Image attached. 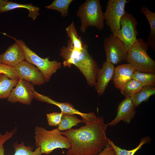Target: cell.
Segmentation results:
<instances>
[{"label":"cell","instance_id":"cell-1","mask_svg":"<svg viewBox=\"0 0 155 155\" xmlns=\"http://www.w3.org/2000/svg\"><path fill=\"white\" fill-rule=\"evenodd\" d=\"M102 116L97 117L93 122L76 129L61 132L70 143L66 155H96L107 144L106 131L108 126Z\"/></svg>","mask_w":155,"mask_h":155},{"label":"cell","instance_id":"cell-2","mask_svg":"<svg viewBox=\"0 0 155 155\" xmlns=\"http://www.w3.org/2000/svg\"><path fill=\"white\" fill-rule=\"evenodd\" d=\"M87 48L86 44L82 50L75 49L68 39L67 46L60 49L59 55L64 60V67H71L72 65H75L84 75L88 85L93 87L96 83L100 68L89 54Z\"/></svg>","mask_w":155,"mask_h":155},{"label":"cell","instance_id":"cell-3","mask_svg":"<svg viewBox=\"0 0 155 155\" xmlns=\"http://www.w3.org/2000/svg\"><path fill=\"white\" fill-rule=\"evenodd\" d=\"M34 134L35 145L40 148L42 154H49L57 148L69 150L70 148L69 140L57 128L49 130L41 127L36 126Z\"/></svg>","mask_w":155,"mask_h":155},{"label":"cell","instance_id":"cell-4","mask_svg":"<svg viewBox=\"0 0 155 155\" xmlns=\"http://www.w3.org/2000/svg\"><path fill=\"white\" fill-rule=\"evenodd\" d=\"M76 15L81 20V32L85 33L88 27L99 30L104 27V16L99 0H86L79 6Z\"/></svg>","mask_w":155,"mask_h":155},{"label":"cell","instance_id":"cell-5","mask_svg":"<svg viewBox=\"0 0 155 155\" xmlns=\"http://www.w3.org/2000/svg\"><path fill=\"white\" fill-rule=\"evenodd\" d=\"M149 47L142 38H137L127 53L126 61L137 71L155 73V61L147 53Z\"/></svg>","mask_w":155,"mask_h":155},{"label":"cell","instance_id":"cell-6","mask_svg":"<svg viewBox=\"0 0 155 155\" xmlns=\"http://www.w3.org/2000/svg\"><path fill=\"white\" fill-rule=\"evenodd\" d=\"M3 34L13 39L19 44L24 52L25 60L37 67L43 74L46 82H48L52 75L61 67V62L55 60L49 61V57L45 58L39 57L30 49L23 40H17L6 33Z\"/></svg>","mask_w":155,"mask_h":155},{"label":"cell","instance_id":"cell-7","mask_svg":"<svg viewBox=\"0 0 155 155\" xmlns=\"http://www.w3.org/2000/svg\"><path fill=\"white\" fill-rule=\"evenodd\" d=\"M120 24V29L113 35L123 42L128 53L137 39V22L131 14L125 11L121 18Z\"/></svg>","mask_w":155,"mask_h":155},{"label":"cell","instance_id":"cell-8","mask_svg":"<svg viewBox=\"0 0 155 155\" xmlns=\"http://www.w3.org/2000/svg\"><path fill=\"white\" fill-rule=\"evenodd\" d=\"M129 2L127 0H108L107 2L104 19L113 35L121 29L120 20L125 11V4Z\"/></svg>","mask_w":155,"mask_h":155},{"label":"cell","instance_id":"cell-9","mask_svg":"<svg viewBox=\"0 0 155 155\" xmlns=\"http://www.w3.org/2000/svg\"><path fill=\"white\" fill-rule=\"evenodd\" d=\"M106 61L113 65L126 61L127 53L123 42L117 36L110 35L104 40Z\"/></svg>","mask_w":155,"mask_h":155},{"label":"cell","instance_id":"cell-10","mask_svg":"<svg viewBox=\"0 0 155 155\" xmlns=\"http://www.w3.org/2000/svg\"><path fill=\"white\" fill-rule=\"evenodd\" d=\"M33 98L42 102L55 105L58 107L63 114L78 115L82 117V122L86 123L94 121L97 117L94 113L81 112L76 109L71 103L68 102H61L55 101L47 96L39 93L34 90L33 92Z\"/></svg>","mask_w":155,"mask_h":155},{"label":"cell","instance_id":"cell-11","mask_svg":"<svg viewBox=\"0 0 155 155\" xmlns=\"http://www.w3.org/2000/svg\"><path fill=\"white\" fill-rule=\"evenodd\" d=\"M34 85L28 81L18 78L15 88L7 98L8 101L12 103L19 102L27 105L30 104L34 98Z\"/></svg>","mask_w":155,"mask_h":155},{"label":"cell","instance_id":"cell-12","mask_svg":"<svg viewBox=\"0 0 155 155\" xmlns=\"http://www.w3.org/2000/svg\"><path fill=\"white\" fill-rule=\"evenodd\" d=\"M14 68L18 78L26 80L34 85L40 86L46 82L39 69L26 60L21 62Z\"/></svg>","mask_w":155,"mask_h":155},{"label":"cell","instance_id":"cell-13","mask_svg":"<svg viewBox=\"0 0 155 155\" xmlns=\"http://www.w3.org/2000/svg\"><path fill=\"white\" fill-rule=\"evenodd\" d=\"M17 131V128H15L11 131H7L3 135L0 134V155H5L3 145L8 140L12 138ZM15 153L13 155H45L41 154L39 147H37L33 150V147L30 145L26 146L23 141L20 144L17 142L13 144Z\"/></svg>","mask_w":155,"mask_h":155},{"label":"cell","instance_id":"cell-14","mask_svg":"<svg viewBox=\"0 0 155 155\" xmlns=\"http://www.w3.org/2000/svg\"><path fill=\"white\" fill-rule=\"evenodd\" d=\"M135 113V108L131 98H125L118 106L115 118L108 124L111 127L115 126L121 121L127 124H129Z\"/></svg>","mask_w":155,"mask_h":155},{"label":"cell","instance_id":"cell-15","mask_svg":"<svg viewBox=\"0 0 155 155\" xmlns=\"http://www.w3.org/2000/svg\"><path fill=\"white\" fill-rule=\"evenodd\" d=\"M25 59L22 49L16 42L0 54V63L14 68Z\"/></svg>","mask_w":155,"mask_h":155},{"label":"cell","instance_id":"cell-16","mask_svg":"<svg viewBox=\"0 0 155 155\" xmlns=\"http://www.w3.org/2000/svg\"><path fill=\"white\" fill-rule=\"evenodd\" d=\"M115 69L113 64L106 61L103 62L94 86L98 95L101 96L104 93L109 82L113 79Z\"/></svg>","mask_w":155,"mask_h":155},{"label":"cell","instance_id":"cell-17","mask_svg":"<svg viewBox=\"0 0 155 155\" xmlns=\"http://www.w3.org/2000/svg\"><path fill=\"white\" fill-rule=\"evenodd\" d=\"M136 71L132 66L128 63L116 66L112 79L115 87L120 89L127 81L132 79V75Z\"/></svg>","mask_w":155,"mask_h":155},{"label":"cell","instance_id":"cell-18","mask_svg":"<svg viewBox=\"0 0 155 155\" xmlns=\"http://www.w3.org/2000/svg\"><path fill=\"white\" fill-rule=\"evenodd\" d=\"M140 11L147 19L150 28L146 42L152 49L155 51V13L151 11L146 5H142L140 8Z\"/></svg>","mask_w":155,"mask_h":155},{"label":"cell","instance_id":"cell-19","mask_svg":"<svg viewBox=\"0 0 155 155\" xmlns=\"http://www.w3.org/2000/svg\"><path fill=\"white\" fill-rule=\"evenodd\" d=\"M23 8L27 9L29 11L28 17L33 20H35L39 15V8L33 6L32 3L29 4H22L16 3L11 1H8L4 6L0 8V13H3L14 9Z\"/></svg>","mask_w":155,"mask_h":155},{"label":"cell","instance_id":"cell-20","mask_svg":"<svg viewBox=\"0 0 155 155\" xmlns=\"http://www.w3.org/2000/svg\"><path fill=\"white\" fill-rule=\"evenodd\" d=\"M155 94V87L151 86H143L131 98L135 108L142 102L147 101L151 96Z\"/></svg>","mask_w":155,"mask_h":155},{"label":"cell","instance_id":"cell-21","mask_svg":"<svg viewBox=\"0 0 155 155\" xmlns=\"http://www.w3.org/2000/svg\"><path fill=\"white\" fill-rule=\"evenodd\" d=\"M18 81V79H10L5 74L0 73V99L9 97Z\"/></svg>","mask_w":155,"mask_h":155},{"label":"cell","instance_id":"cell-22","mask_svg":"<svg viewBox=\"0 0 155 155\" xmlns=\"http://www.w3.org/2000/svg\"><path fill=\"white\" fill-rule=\"evenodd\" d=\"M65 31L73 48L79 50L82 49L86 44L78 35L73 21L65 28Z\"/></svg>","mask_w":155,"mask_h":155},{"label":"cell","instance_id":"cell-23","mask_svg":"<svg viewBox=\"0 0 155 155\" xmlns=\"http://www.w3.org/2000/svg\"><path fill=\"white\" fill-rule=\"evenodd\" d=\"M107 142L111 146L117 155H134L135 153L140 149L144 144L149 143L151 138L148 136L143 137L138 145L135 148L131 150L122 149L116 145L109 138H107Z\"/></svg>","mask_w":155,"mask_h":155},{"label":"cell","instance_id":"cell-24","mask_svg":"<svg viewBox=\"0 0 155 155\" xmlns=\"http://www.w3.org/2000/svg\"><path fill=\"white\" fill-rule=\"evenodd\" d=\"M81 122V120L74 115L63 114L57 129L60 131H65L71 129L73 127L78 126V124Z\"/></svg>","mask_w":155,"mask_h":155},{"label":"cell","instance_id":"cell-25","mask_svg":"<svg viewBox=\"0 0 155 155\" xmlns=\"http://www.w3.org/2000/svg\"><path fill=\"white\" fill-rule=\"evenodd\" d=\"M143 87L140 82L131 79L127 81L120 90L121 94L125 98H131Z\"/></svg>","mask_w":155,"mask_h":155},{"label":"cell","instance_id":"cell-26","mask_svg":"<svg viewBox=\"0 0 155 155\" xmlns=\"http://www.w3.org/2000/svg\"><path fill=\"white\" fill-rule=\"evenodd\" d=\"M131 78L140 82L143 86L155 87V73L141 72L136 71Z\"/></svg>","mask_w":155,"mask_h":155},{"label":"cell","instance_id":"cell-27","mask_svg":"<svg viewBox=\"0 0 155 155\" xmlns=\"http://www.w3.org/2000/svg\"><path fill=\"white\" fill-rule=\"evenodd\" d=\"M73 0H55L49 5L45 7L47 9L57 11L63 17H67L68 14L69 7Z\"/></svg>","mask_w":155,"mask_h":155},{"label":"cell","instance_id":"cell-28","mask_svg":"<svg viewBox=\"0 0 155 155\" xmlns=\"http://www.w3.org/2000/svg\"><path fill=\"white\" fill-rule=\"evenodd\" d=\"M63 114L60 113L53 112L46 114L49 125L51 126L56 127L60 124Z\"/></svg>","mask_w":155,"mask_h":155},{"label":"cell","instance_id":"cell-29","mask_svg":"<svg viewBox=\"0 0 155 155\" xmlns=\"http://www.w3.org/2000/svg\"><path fill=\"white\" fill-rule=\"evenodd\" d=\"M0 73L6 75L10 79H18V77L14 67L0 63Z\"/></svg>","mask_w":155,"mask_h":155},{"label":"cell","instance_id":"cell-30","mask_svg":"<svg viewBox=\"0 0 155 155\" xmlns=\"http://www.w3.org/2000/svg\"><path fill=\"white\" fill-rule=\"evenodd\" d=\"M96 155H117L111 146L108 142L104 149Z\"/></svg>","mask_w":155,"mask_h":155},{"label":"cell","instance_id":"cell-31","mask_svg":"<svg viewBox=\"0 0 155 155\" xmlns=\"http://www.w3.org/2000/svg\"><path fill=\"white\" fill-rule=\"evenodd\" d=\"M8 1L7 0H0V8L5 5Z\"/></svg>","mask_w":155,"mask_h":155}]
</instances>
